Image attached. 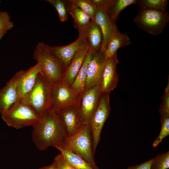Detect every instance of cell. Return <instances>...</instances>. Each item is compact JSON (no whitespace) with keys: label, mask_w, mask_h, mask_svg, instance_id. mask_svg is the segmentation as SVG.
I'll return each mask as SVG.
<instances>
[{"label":"cell","mask_w":169,"mask_h":169,"mask_svg":"<svg viewBox=\"0 0 169 169\" xmlns=\"http://www.w3.org/2000/svg\"><path fill=\"white\" fill-rule=\"evenodd\" d=\"M136 0H112L108 8L113 19L115 21L122 10L130 5L136 3Z\"/></svg>","instance_id":"23"},{"label":"cell","mask_w":169,"mask_h":169,"mask_svg":"<svg viewBox=\"0 0 169 169\" xmlns=\"http://www.w3.org/2000/svg\"><path fill=\"white\" fill-rule=\"evenodd\" d=\"M90 1L96 8L109 4L110 2V0H90Z\"/></svg>","instance_id":"33"},{"label":"cell","mask_w":169,"mask_h":169,"mask_svg":"<svg viewBox=\"0 0 169 169\" xmlns=\"http://www.w3.org/2000/svg\"></svg>","instance_id":"36"},{"label":"cell","mask_w":169,"mask_h":169,"mask_svg":"<svg viewBox=\"0 0 169 169\" xmlns=\"http://www.w3.org/2000/svg\"><path fill=\"white\" fill-rule=\"evenodd\" d=\"M54 161L56 164L57 169H76L70 164L61 153L55 156Z\"/></svg>","instance_id":"31"},{"label":"cell","mask_w":169,"mask_h":169,"mask_svg":"<svg viewBox=\"0 0 169 169\" xmlns=\"http://www.w3.org/2000/svg\"><path fill=\"white\" fill-rule=\"evenodd\" d=\"M20 74V70L16 72L6 85L0 89V114L6 111L16 102L17 82Z\"/></svg>","instance_id":"16"},{"label":"cell","mask_w":169,"mask_h":169,"mask_svg":"<svg viewBox=\"0 0 169 169\" xmlns=\"http://www.w3.org/2000/svg\"><path fill=\"white\" fill-rule=\"evenodd\" d=\"M134 21L139 28L155 36L162 32L169 21V14L166 11L141 8Z\"/></svg>","instance_id":"6"},{"label":"cell","mask_w":169,"mask_h":169,"mask_svg":"<svg viewBox=\"0 0 169 169\" xmlns=\"http://www.w3.org/2000/svg\"><path fill=\"white\" fill-rule=\"evenodd\" d=\"M54 147L59 151L64 158L76 169H95L81 157L63 146Z\"/></svg>","instance_id":"22"},{"label":"cell","mask_w":169,"mask_h":169,"mask_svg":"<svg viewBox=\"0 0 169 169\" xmlns=\"http://www.w3.org/2000/svg\"><path fill=\"white\" fill-rule=\"evenodd\" d=\"M7 126L17 129L35 125L39 116L30 105L18 101L1 114Z\"/></svg>","instance_id":"4"},{"label":"cell","mask_w":169,"mask_h":169,"mask_svg":"<svg viewBox=\"0 0 169 169\" xmlns=\"http://www.w3.org/2000/svg\"><path fill=\"white\" fill-rule=\"evenodd\" d=\"M20 71V75L17 82V100L16 102L19 101L31 90L38 74L42 72L39 63H37L26 70Z\"/></svg>","instance_id":"15"},{"label":"cell","mask_w":169,"mask_h":169,"mask_svg":"<svg viewBox=\"0 0 169 169\" xmlns=\"http://www.w3.org/2000/svg\"><path fill=\"white\" fill-rule=\"evenodd\" d=\"M63 146L79 156L95 169V164L91 134L88 124L84 125L76 134L68 137Z\"/></svg>","instance_id":"5"},{"label":"cell","mask_w":169,"mask_h":169,"mask_svg":"<svg viewBox=\"0 0 169 169\" xmlns=\"http://www.w3.org/2000/svg\"><path fill=\"white\" fill-rule=\"evenodd\" d=\"M152 158L141 164L128 167L126 169H151Z\"/></svg>","instance_id":"32"},{"label":"cell","mask_w":169,"mask_h":169,"mask_svg":"<svg viewBox=\"0 0 169 169\" xmlns=\"http://www.w3.org/2000/svg\"><path fill=\"white\" fill-rule=\"evenodd\" d=\"M33 59L40 64L41 72L51 85L63 79L66 68L52 53L50 46L43 42L36 44Z\"/></svg>","instance_id":"2"},{"label":"cell","mask_w":169,"mask_h":169,"mask_svg":"<svg viewBox=\"0 0 169 169\" xmlns=\"http://www.w3.org/2000/svg\"><path fill=\"white\" fill-rule=\"evenodd\" d=\"M93 55V54L88 52L79 71L70 86L73 90L80 95L85 91L87 66Z\"/></svg>","instance_id":"21"},{"label":"cell","mask_w":169,"mask_h":169,"mask_svg":"<svg viewBox=\"0 0 169 169\" xmlns=\"http://www.w3.org/2000/svg\"><path fill=\"white\" fill-rule=\"evenodd\" d=\"M165 89L162 97V102L159 108L161 121L165 118L169 117V82Z\"/></svg>","instance_id":"27"},{"label":"cell","mask_w":169,"mask_h":169,"mask_svg":"<svg viewBox=\"0 0 169 169\" xmlns=\"http://www.w3.org/2000/svg\"><path fill=\"white\" fill-rule=\"evenodd\" d=\"M87 43L88 52L93 54L100 50L102 42L103 35L99 26L93 19L82 35Z\"/></svg>","instance_id":"18"},{"label":"cell","mask_w":169,"mask_h":169,"mask_svg":"<svg viewBox=\"0 0 169 169\" xmlns=\"http://www.w3.org/2000/svg\"><path fill=\"white\" fill-rule=\"evenodd\" d=\"M67 11L73 18L74 26L78 30L79 35H82L91 23L92 18L69 0H64Z\"/></svg>","instance_id":"17"},{"label":"cell","mask_w":169,"mask_h":169,"mask_svg":"<svg viewBox=\"0 0 169 169\" xmlns=\"http://www.w3.org/2000/svg\"><path fill=\"white\" fill-rule=\"evenodd\" d=\"M38 169H57L56 165L55 162L54 161L50 165L44 166Z\"/></svg>","instance_id":"34"},{"label":"cell","mask_w":169,"mask_h":169,"mask_svg":"<svg viewBox=\"0 0 169 169\" xmlns=\"http://www.w3.org/2000/svg\"><path fill=\"white\" fill-rule=\"evenodd\" d=\"M33 127L32 140L40 151L52 146H62L68 138L59 115L51 108L45 111Z\"/></svg>","instance_id":"1"},{"label":"cell","mask_w":169,"mask_h":169,"mask_svg":"<svg viewBox=\"0 0 169 169\" xmlns=\"http://www.w3.org/2000/svg\"><path fill=\"white\" fill-rule=\"evenodd\" d=\"M136 3L140 9L148 8L165 11L168 2L167 0H137Z\"/></svg>","instance_id":"24"},{"label":"cell","mask_w":169,"mask_h":169,"mask_svg":"<svg viewBox=\"0 0 169 169\" xmlns=\"http://www.w3.org/2000/svg\"><path fill=\"white\" fill-rule=\"evenodd\" d=\"M6 33H0V42L2 37Z\"/></svg>","instance_id":"35"},{"label":"cell","mask_w":169,"mask_h":169,"mask_svg":"<svg viewBox=\"0 0 169 169\" xmlns=\"http://www.w3.org/2000/svg\"><path fill=\"white\" fill-rule=\"evenodd\" d=\"M110 94L101 92L96 107L87 124L91 134L93 151L94 155L100 140L103 127L111 110Z\"/></svg>","instance_id":"7"},{"label":"cell","mask_w":169,"mask_h":169,"mask_svg":"<svg viewBox=\"0 0 169 169\" xmlns=\"http://www.w3.org/2000/svg\"><path fill=\"white\" fill-rule=\"evenodd\" d=\"M88 52L85 50L76 55L66 69L63 80L70 86L79 71Z\"/></svg>","instance_id":"20"},{"label":"cell","mask_w":169,"mask_h":169,"mask_svg":"<svg viewBox=\"0 0 169 169\" xmlns=\"http://www.w3.org/2000/svg\"><path fill=\"white\" fill-rule=\"evenodd\" d=\"M107 59L100 50L93 54L87 66L85 91L100 84Z\"/></svg>","instance_id":"11"},{"label":"cell","mask_w":169,"mask_h":169,"mask_svg":"<svg viewBox=\"0 0 169 169\" xmlns=\"http://www.w3.org/2000/svg\"><path fill=\"white\" fill-rule=\"evenodd\" d=\"M161 122V130L158 136L152 144L153 147L157 146L162 140L169 135V117L165 118Z\"/></svg>","instance_id":"30"},{"label":"cell","mask_w":169,"mask_h":169,"mask_svg":"<svg viewBox=\"0 0 169 169\" xmlns=\"http://www.w3.org/2000/svg\"><path fill=\"white\" fill-rule=\"evenodd\" d=\"M118 62L117 53L107 59L100 84L102 93H110L117 86L119 78L116 68Z\"/></svg>","instance_id":"14"},{"label":"cell","mask_w":169,"mask_h":169,"mask_svg":"<svg viewBox=\"0 0 169 169\" xmlns=\"http://www.w3.org/2000/svg\"><path fill=\"white\" fill-rule=\"evenodd\" d=\"M82 95L73 90L63 80L51 85V106L58 112L69 106L79 108Z\"/></svg>","instance_id":"8"},{"label":"cell","mask_w":169,"mask_h":169,"mask_svg":"<svg viewBox=\"0 0 169 169\" xmlns=\"http://www.w3.org/2000/svg\"><path fill=\"white\" fill-rule=\"evenodd\" d=\"M50 48L53 54L66 68L76 55L84 51L88 50L85 38L79 36L76 40L68 45L50 46Z\"/></svg>","instance_id":"9"},{"label":"cell","mask_w":169,"mask_h":169,"mask_svg":"<svg viewBox=\"0 0 169 169\" xmlns=\"http://www.w3.org/2000/svg\"><path fill=\"white\" fill-rule=\"evenodd\" d=\"M14 26V23L11 21V18L8 13L6 11H0V33H6Z\"/></svg>","instance_id":"29"},{"label":"cell","mask_w":169,"mask_h":169,"mask_svg":"<svg viewBox=\"0 0 169 169\" xmlns=\"http://www.w3.org/2000/svg\"><path fill=\"white\" fill-rule=\"evenodd\" d=\"M46 2L52 4L58 12L60 20L64 22L68 19V12L64 0H46Z\"/></svg>","instance_id":"28"},{"label":"cell","mask_w":169,"mask_h":169,"mask_svg":"<svg viewBox=\"0 0 169 169\" xmlns=\"http://www.w3.org/2000/svg\"><path fill=\"white\" fill-rule=\"evenodd\" d=\"M19 101L30 106L39 117L51 108V85L42 72L31 90Z\"/></svg>","instance_id":"3"},{"label":"cell","mask_w":169,"mask_h":169,"mask_svg":"<svg viewBox=\"0 0 169 169\" xmlns=\"http://www.w3.org/2000/svg\"><path fill=\"white\" fill-rule=\"evenodd\" d=\"M101 93L99 84L85 91L82 94L79 108L84 125L88 124Z\"/></svg>","instance_id":"12"},{"label":"cell","mask_w":169,"mask_h":169,"mask_svg":"<svg viewBox=\"0 0 169 169\" xmlns=\"http://www.w3.org/2000/svg\"><path fill=\"white\" fill-rule=\"evenodd\" d=\"M56 112L62 122L68 137L76 134L83 126L79 108L69 106Z\"/></svg>","instance_id":"13"},{"label":"cell","mask_w":169,"mask_h":169,"mask_svg":"<svg viewBox=\"0 0 169 169\" xmlns=\"http://www.w3.org/2000/svg\"><path fill=\"white\" fill-rule=\"evenodd\" d=\"M72 4L79 8L93 19L95 15L96 7L90 0H69Z\"/></svg>","instance_id":"25"},{"label":"cell","mask_w":169,"mask_h":169,"mask_svg":"<svg viewBox=\"0 0 169 169\" xmlns=\"http://www.w3.org/2000/svg\"><path fill=\"white\" fill-rule=\"evenodd\" d=\"M110 3L97 8V11L93 19L100 28L103 35V42L100 50H106L111 36L117 28L115 21L111 15L108 7Z\"/></svg>","instance_id":"10"},{"label":"cell","mask_w":169,"mask_h":169,"mask_svg":"<svg viewBox=\"0 0 169 169\" xmlns=\"http://www.w3.org/2000/svg\"><path fill=\"white\" fill-rule=\"evenodd\" d=\"M151 169H168L169 151L159 153L152 158Z\"/></svg>","instance_id":"26"},{"label":"cell","mask_w":169,"mask_h":169,"mask_svg":"<svg viewBox=\"0 0 169 169\" xmlns=\"http://www.w3.org/2000/svg\"><path fill=\"white\" fill-rule=\"evenodd\" d=\"M131 40L126 33L120 32L118 28L112 33L109 40L107 48L105 52V55L107 59L117 53L120 48L128 45Z\"/></svg>","instance_id":"19"}]
</instances>
